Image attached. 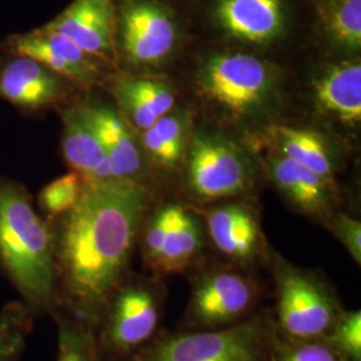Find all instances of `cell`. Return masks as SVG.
<instances>
[{
    "label": "cell",
    "instance_id": "4fadbf2b",
    "mask_svg": "<svg viewBox=\"0 0 361 361\" xmlns=\"http://www.w3.org/2000/svg\"><path fill=\"white\" fill-rule=\"evenodd\" d=\"M213 16L228 35L252 44H271L286 30L284 0H219Z\"/></svg>",
    "mask_w": 361,
    "mask_h": 361
},
{
    "label": "cell",
    "instance_id": "8992f818",
    "mask_svg": "<svg viewBox=\"0 0 361 361\" xmlns=\"http://www.w3.org/2000/svg\"><path fill=\"white\" fill-rule=\"evenodd\" d=\"M135 361H262L261 328L243 324L224 331L176 336Z\"/></svg>",
    "mask_w": 361,
    "mask_h": 361
},
{
    "label": "cell",
    "instance_id": "6da1fadb",
    "mask_svg": "<svg viewBox=\"0 0 361 361\" xmlns=\"http://www.w3.org/2000/svg\"><path fill=\"white\" fill-rule=\"evenodd\" d=\"M150 194L125 180H83L55 240L58 295L85 313L107 307L121 285Z\"/></svg>",
    "mask_w": 361,
    "mask_h": 361
},
{
    "label": "cell",
    "instance_id": "8fae6325",
    "mask_svg": "<svg viewBox=\"0 0 361 361\" xmlns=\"http://www.w3.org/2000/svg\"><path fill=\"white\" fill-rule=\"evenodd\" d=\"M104 344L114 352H128L154 334L158 310L154 296L142 286L118 288L107 302Z\"/></svg>",
    "mask_w": 361,
    "mask_h": 361
},
{
    "label": "cell",
    "instance_id": "2e32d148",
    "mask_svg": "<svg viewBox=\"0 0 361 361\" xmlns=\"http://www.w3.org/2000/svg\"><path fill=\"white\" fill-rule=\"evenodd\" d=\"M264 165L276 188L300 210L310 216L329 213L335 195V182L325 180L271 147L265 153Z\"/></svg>",
    "mask_w": 361,
    "mask_h": 361
},
{
    "label": "cell",
    "instance_id": "f1b7e54d",
    "mask_svg": "<svg viewBox=\"0 0 361 361\" xmlns=\"http://www.w3.org/2000/svg\"><path fill=\"white\" fill-rule=\"evenodd\" d=\"M334 232L343 245L348 249L353 259L361 262V224L347 214H338L334 219Z\"/></svg>",
    "mask_w": 361,
    "mask_h": 361
},
{
    "label": "cell",
    "instance_id": "9c48e42d",
    "mask_svg": "<svg viewBox=\"0 0 361 361\" xmlns=\"http://www.w3.org/2000/svg\"><path fill=\"white\" fill-rule=\"evenodd\" d=\"M47 26L107 67L118 63L116 7L111 0H74Z\"/></svg>",
    "mask_w": 361,
    "mask_h": 361
},
{
    "label": "cell",
    "instance_id": "e0dca14e",
    "mask_svg": "<svg viewBox=\"0 0 361 361\" xmlns=\"http://www.w3.org/2000/svg\"><path fill=\"white\" fill-rule=\"evenodd\" d=\"M253 297V286L243 276L219 271L194 290L192 308L201 323H229L249 310Z\"/></svg>",
    "mask_w": 361,
    "mask_h": 361
},
{
    "label": "cell",
    "instance_id": "d4e9b609",
    "mask_svg": "<svg viewBox=\"0 0 361 361\" xmlns=\"http://www.w3.org/2000/svg\"><path fill=\"white\" fill-rule=\"evenodd\" d=\"M82 188V177L75 171H71L43 188L39 195V205L51 217L65 216L75 207Z\"/></svg>",
    "mask_w": 361,
    "mask_h": 361
},
{
    "label": "cell",
    "instance_id": "277c9868",
    "mask_svg": "<svg viewBox=\"0 0 361 361\" xmlns=\"http://www.w3.org/2000/svg\"><path fill=\"white\" fill-rule=\"evenodd\" d=\"M180 38L178 25L159 0H122L116 8L118 58L129 65L154 67L168 61Z\"/></svg>",
    "mask_w": 361,
    "mask_h": 361
},
{
    "label": "cell",
    "instance_id": "30bf717a",
    "mask_svg": "<svg viewBox=\"0 0 361 361\" xmlns=\"http://www.w3.org/2000/svg\"><path fill=\"white\" fill-rule=\"evenodd\" d=\"M66 79L39 61L10 52L0 58V98L25 111H39L65 99Z\"/></svg>",
    "mask_w": 361,
    "mask_h": 361
},
{
    "label": "cell",
    "instance_id": "7a4b0ae2",
    "mask_svg": "<svg viewBox=\"0 0 361 361\" xmlns=\"http://www.w3.org/2000/svg\"><path fill=\"white\" fill-rule=\"evenodd\" d=\"M0 265L30 310L55 308V237L26 189L4 177H0Z\"/></svg>",
    "mask_w": 361,
    "mask_h": 361
},
{
    "label": "cell",
    "instance_id": "83f0119b",
    "mask_svg": "<svg viewBox=\"0 0 361 361\" xmlns=\"http://www.w3.org/2000/svg\"><path fill=\"white\" fill-rule=\"evenodd\" d=\"M335 343L350 357L359 360L361 355V312H352L343 316L335 329Z\"/></svg>",
    "mask_w": 361,
    "mask_h": 361
},
{
    "label": "cell",
    "instance_id": "603a6c76",
    "mask_svg": "<svg viewBox=\"0 0 361 361\" xmlns=\"http://www.w3.org/2000/svg\"><path fill=\"white\" fill-rule=\"evenodd\" d=\"M200 246V228L193 217L180 207L154 265L168 273L182 271L198 253Z\"/></svg>",
    "mask_w": 361,
    "mask_h": 361
},
{
    "label": "cell",
    "instance_id": "3957f363",
    "mask_svg": "<svg viewBox=\"0 0 361 361\" xmlns=\"http://www.w3.org/2000/svg\"><path fill=\"white\" fill-rule=\"evenodd\" d=\"M280 86L276 66L243 52L209 56L197 73V90L237 119L261 116L274 104Z\"/></svg>",
    "mask_w": 361,
    "mask_h": 361
},
{
    "label": "cell",
    "instance_id": "44dd1931",
    "mask_svg": "<svg viewBox=\"0 0 361 361\" xmlns=\"http://www.w3.org/2000/svg\"><path fill=\"white\" fill-rule=\"evenodd\" d=\"M143 153L159 168L177 169L190 142V119L185 111L173 110L149 129L138 133Z\"/></svg>",
    "mask_w": 361,
    "mask_h": 361
},
{
    "label": "cell",
    "instance_id": "4316f807",
    "mask_svg": "<svg viewBox=\"0 0 361 361\" xmlns=\"http://www.w3.org/2000/svg\"><path fill=\"white\" fill-rule=\"evenodd\" d=\"M180 209V207L178 205H168L162 207L146 229L145 240H143L145 255L153 265L159 256V252L164 246L166 235L170 232Z\"/></svg>",
    "mask_w": 361,
    "mask_h": 361
},
{
    "label": "cell",
    "instance_id": "52a82bcc",
    "mask_svg": "<svg viewBox=\"0 0 361 361\" xmlns=\"http://www.w3.org/2000/svg\"><path fill=\"white\" fill-rule=\"evenodd\" d=\"M7 50L37 59L56 75L83 89L98 85L107 67L47 25L13 35L7 40Z\"/></svg>",
    "mask_w": 361,
    "mask_h": 361
},
{
    "label": "cell",
    "instance_id": "7c38bea8",
    "mask_svg": "<svg viewBox=\"0 0 361 361\" xmlns=\"http://www.w3.org/2000/svg\"><path fill=\"white\" fill-rule=\"evenodd\" d=\"M78 107L102 143L116 180L141 183L145 153L138 133L118 111L106 104H83Z\"/></svg>",
    "mask_w": 361,
    "mask_h": 361
},
{
    "label": "cell",
    "instance_id": "ffe728a7",
    "mask_svg": "<svg viewBox=\"0 0 361 361\" xmlns=\"http://www.w3.org/2000/svg\"><path fill=\"white\" fill-rule=\"evenodd\" d=\"M267 145L298 164L335 182V159L328 141L317 131L290 126L267 130Z\"/></svg>",
    "mask_w": 361,
    "mask_h": 361
},
{
    "label": "cell",
    "instance_id": "f546056e",
    "mask_svg": "<svg viewBox=\"0 0 361 361\" xmlns=\"http://www.w3.org/2000/svg\"><path fill=\"white\" fill-rule=\"evenodd\" d=\"M274 361H341L332 349L320 344H305L280 355Z\"/></svg>",
    "mask_w": 361,
    "mask_h": 361
},
{
    "label": "cell",
    "instance_id": "cb8c5ba5",
    "mask_svg": "<svg viewBox=\"0 0 361 361\" xmlns=\"http://www.w3.org/2000/svg\"><path fill=\"white\" fill-rule=\"evenodd\" d=\"M32 329V310L25 302H10L0 310V361H15Z\"/></svg>",
    "mask_w": 361,
    "mask_h": 361
},
{
    "label": "cell",
    "instance_id": "ba28073f",
    "mask_svg": "<svg viewBox=\"0 0 361 361\" xmlns=\"http://www.w3.org/2000/svg\"><path fill=\"white\" fill-rule=\"evenodd\" d=\"M279 317L285 332L310 338L329 329L334 323V304L313 277L285 269L279 274Z\"/></svg>",
    "mask_w": 361,
    "mask_h": 361
},
{
    "label": "cell",
    "instance_id": "5b68a950",
    "mask_svg": "<svg viewBox=\"0 0 361 361\" xmlns=\"http://www.w3.org/2000/svg\"><path fill=\"white\" fill-rule=\"evenodd\" d=\"M188 186L202 201L231 198L250 188L245 154L228 140L197 133L188 146Z\"/></svg>",
    "mask_w": 361,
    "mask_h": 361
},
{
    "label": "cell",
    "instance_id": "ac0fdd59",
    "mask_svg": "<svg viewBox=\"0 0 361 361\" xmlns=\"http://www.w3.org/2000/svg\"><path fill=\"white\" fill-rule=\"evenodd\" d=\"M62 149L66 162L82 180H116L102 143L78 106L63 111Z\"/></svg>",
    "mask_w": 361,
    "mask_h": 361
},
{
    "label": "cell",
    "instance_id": "d6986e66",
    "mask_svg": "<svg viewBox=\"0 0 361 361\" xmlns=\"http://www.w3.org/2000/svg\"><path fill=\"white\" fill-rule=\"evenodd\" d=\"M209 234L219 250L235 259L253 257L259 245L257 219L244 205H224L207 213Z\"/></svg>",
    "mask_w": 361,
    "mask_h": 361
},
{
    "label": "cell",
    "instance_id": "9a60e30c",
    "mask_svg": "<svg viewBox=\"0 0 361 361\" xmlns=\"http://www.w3.org/2000/svg\"><path fill=\"white\" fill-rule=\"evenodd\" d=\"M111 92L118 113L137 133L149 129L176 109L177 94L166 79L122 74L114 78Z\"/></svg>",
    "mask_w": 361,
    "mask_h": 361
},
{
    "label": "cell",
    "instance_id": "484cf974",
    "mask_svg": "<svg viewBox=\"0 0 361 361\" xmlns=\"http://www.w3.org/2000/svg\"><path fill=\"white\" fill-rule=\"evenodd\" d=\"M59 334L58 361H97L90 338L75 325L63 322Z\"/></svg>",
    "mask_w": 361,
    "mask_h": 361
},
{
    "label": "cell",
    "instance_id": "5bb4252c",
    "mask_svg": "<svg viewBox=\"0 0 361 361\" xmlns=\"http://www.w3.org/2000/svg\"><path fill=\"white\" fill-rule=\"evenodd\" d=\"M313 104L322 116L345 128L361 122V62L359 58L326 66L312 79Z\"/></svg>",
    "mask_w": 361,
    "mask_h": 361
},
{
    "label": "cell",
    "instance_id": "7402d4cb",
    "mask_svg": "<svg viewBox=\"0 0 361 361\" xmlns=\"http://www.w3.org/2000/svg\"><path fill=\"white\" fill-rule=\"evenodd\" d=\"M316 11L326 42L355 58L361 50V0H317Z\"/></svg>",
    "mask_w": 361,
    "mask_h": 361
}]
</instances>
